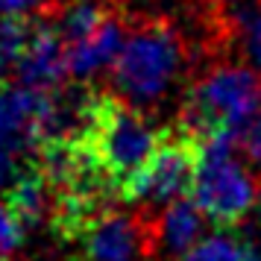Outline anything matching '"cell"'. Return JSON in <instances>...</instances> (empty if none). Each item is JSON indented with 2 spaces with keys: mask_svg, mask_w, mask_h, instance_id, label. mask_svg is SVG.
<instances>
[{
  "mask_svg": "<svg viewBox=\"0 0 261 261\" xmlns=\"http://www.w3.org/2000/svg\"><path fill=\"white\" fill-rule=\"evenodd\" d=\"M188 62L185 38L167 18H141L126 30V41L112 65V85L120 100L138 109L159 106Z\"/></svg>",
  "mask_w": 261,
  "mask_h": 261,
  "instance_id": "obj_1",
  "label": "cell"
},
{
  "mask_svg": "<svg viewBox=\"0 0 261 261\" xmlns=\"http://www.w3.org/2000/svg\"><path fill=\"white\" fill-rule=\"evenodd\" d=\"M261 100V76L244 65H217L185 97L179 129L202 144L212 135H235Z\"/></svg>",
  "mask_w": 261,
  "mask_h": 261,
  "instance_id": "obj_2",
  "label": "cell"
},
{
  "mask_svg": "<svg viewBox=\"0 0 261 261\" xmlns=\"http://www.w3.org/2000/svg\"><path fill=\"white\" fill-rule=\"evenodd\" d=\"M162 138L165 132L150 123L144 109L120 100L118 94H97L85 144L120 191L153 159Z\"/></svg>",
  "mask_w": 261,
  "mask_h": 261,
  "instance_id": "obj_3",
  "label": "cell"
},
{
  "mask_svg": "<svg viewBox=\"0 0 261 261\" xmlns=\"http://www.w3.org/2000/svg\"><path fill=\"white\" fill-rule=\"evenodd\" d=\"M235 135H212L200 144L197 176L191 185V200L220 229H235L258 205V182L238 162Z\"/></svg>",
  "mask_w": 261,
  "mask_h": 261,
  "instance_id": "obj_4",
  "label": "cell"
},
{
  "mask_svg": "<svg viewBox=\"0 0 261 261\" xmlns=\"http://www.w3.org/2000/svg\"><path fill=\"white\" fill-rule=\"evenodd\" d=\"M197 162H200V144L191 135H185L182 129L165 132L153 159L123 185L120 200L165 208L170 202L182 200L185 194H191V185L197 176Z\"/></svg>",
  "mask_w": 261,
  "mask_h": 261,
  "instance_id": "obj_5",
  "label": "cell"
},
{
  "mask_svg": "<svg viewBox=\"0 0 261 261\" xmlns=\"http://www.w3.org/2000/svg\"><path fill=\"white\" fill-rule=\"evenodd\" d=\"M50 91L30 85H0V150L24 153L44 141Z\"/></svg>",
  "mask_w": 261,
  "mask_h": 261,
  "instance_id": "obj_6",
  "label": "cell"
},
{
  "mask_svg": "<svg viewBox=\"0 0 261 261\" xmlns=\"http://www.w3.org/2000/svg\"><path fill=\"white\" fill-rule=\"evenodd\" d=\"M68 76H71V71H68L65 38H62L53 15L50 18L44 15L30 27L27 44L15 65V80L21 85L38 88V91H53L68 83Z\"/></svg>",
  "mask_w": 261,
  "mask_h": 261,
  "instance_id": "obj_7",
  "label": "cell"
},
{
  "mask_svg": "<svg viewBox=\"0 0 261 261\" xmlns=\"http://www.w3.org/2000/svg\"><path fill=\"white\" fill-rule=\"evenodd\" d=\"M83 244V261H138L150 255V220L109 212L76 238Z\"/></svg>",
  "mask_w": 261,
  "mask_h": 261,
  "instance_id": "obj_8",
  "label": "cell"
},
{
  "mask_svg": "<svg viewBox=\"0 0 261 261\" xmlns=\"http://www.w3.org/2000/svg\"><path fill=\"white\" fill-rule=\"evenodd\" d=\"M205 214L194 200H176L165 205L159 217L150 220V255H165L170 261L185 258L202 241Z\"/></svg>",
  "mask_w": 261,
  "mask_h": 261,
  "instance_id": "obj_9",
  "label": "cell"
},
{
  "mask_svg": "<svg viewBox=\"0 0 261 261\" xmlns=\"http://www.w3.org/2000/svg\"><path fill=\"white\" fill-rule=\"evenodd\" d=\"M126 30H129L126 18H120L115 9L97 30L68 44V71L73 80H94L97 73L109 71L126 41Z\"/></svg>",
  "mask_w": 261,
  "mask_h": 261,
  "instance_id": "obj_10",
  "label": "cell"
},
{
  "mask_svg": "<svg viewBox=\"0 0 261 261\" xmlns=\"http://www.w3.org/2000/svg\"><path fill=\"white\" fill-rule=\"evenodd\" d=\"M3 202L12 208V214L21 220L24 229H33V226H38L50 214L53 191H50L47 179L41 176V170L33 165V167L18 170L12 185L3 191Z\"/></svg>",
  "mask_w": 261,
  "mask_h": 261,
  "instance_id": "obj_11",
  "label": "cell"
},
{
  "mask_svg": "<svg viewBox=\"0 0 261 261\" xmlns=\"http://www.w3.org/2000/svg\"><path fill=\"white\" fill-rule=\"evenodd\" d=\"M229 36L238 41L241 53L261 68V6H235L229 15Z\"/></svg>",
  "mask_w": 261,
  "mask_h": 261,
  "instance_id": "obj_12",
  "label": "cell"
},
{
  "mask_svg": "<svg viewBox=\"0 0 261 261\" xmlns=\"http://www.w3.org/2000/svg\"><path fill=\"white\" fill-rule=\"evenodd\" d=\"M182 261H261V258L247 241L220 232V235L202 238Z\"/></svg>",
  "mask_w": 261,
  "mask_h": 261,
  "instance_id": "obj_13",
  "label": "cell"
},
{
  "mask_svg": "<svg viewBox=\"0 0 261 261\" xmlns=\"http://www.w3.org/2000/svg\"><path fill=\"white\" fill-rule=\"evenodd\" d=\"M33 21L18 18V15H0V85L6 83V76L15 73L18 56L27 44Z\"/></svg>",
  "mask_w": 261,
  "mask_h": 261,
  "instance_id": "obj_14",
  "label": "cell"
},
{
  "mask_svg": "<svg viewBox=\"0 0 261 261\" xmlns=\"http://www.w3.org/2000/svg\"><path fill=\"white\" fill-rule=\"evenodd\" d=\"M235 141H238V147L247 153L249 162L255 167H261V100H258V106H255V112L249 115V120L241 126Z\"/></svg>",
  "mask_w": 261,
  "mask_h": 261,
  "instance_id": "obj_15",
  "label": "cell"
},
{
  "mask_svg": "<svg viewBox=\"0 0 261 261\" xmlns=\"http://www.w3.org/2000/svg\"><path fill=\"white\" fill-rule=\"evenodd\" d=\"M24 232H27V229L21 226V220L12 214V208L0 200V255H3V258L21 247Z\"/></svg>",
  "mask_w": 261,
  "mask_h": 261,
  "instance_id": "obj_16",
  "label": "cell"
},
{
  "mask_svg": "<svg viewBox=\"0 0 261 261\" xmlns=\"http://www.w3.org/2000/svg\"><path fill=\"white\" fill-rule=\"evenodd\" d=\"M47 0H0V15H18L24 18L30 12H38Z\"/></svg>",
  "mask_w": 261,
  "mask_h": 261,
  "instance_id": "obj_17",
  "label": "cell"
},
{
  "mask_svg": "<svg viewBox=\"0 0 261 261\" xmlns=\"http://www.w3.org/2000/svg\"><path fill=\"white\" fill-rule=\"evenodd\" d=\"M15 176H18V167H15L12 153H3V150H0V191L9 188Z\"/></svg>",
  "mask_w": 261,
  "mask_h": 261,
  "instance_id": "obj_18",
  "label": "cell"
}]
</instances>
